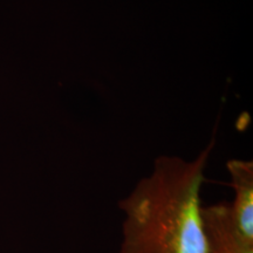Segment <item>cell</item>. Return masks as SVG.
Returning a JSON list of instances; mask_svg holds the SVG:
<instances>
[{"mask_svg":"<svg viewBox=\"0 0 253 253\" xmlns=\"http://www.w3.org/2000/svg\"><path fill=\"white\" fill-rule=\"evenodd\" d=\"M226 168L235 190V199L230 204L231 213L240 232L253 242V163L252 161L231 160Z\"/></svg>","mask_w":253,"mask_h":253,"instance_id":"obj_3","label":"cell"},{"mask_svg":"<svg viewBox=\"0 0 253 253\" xmlns=\"http://www.w3.org/2000/svg\"><path fill=\"white\" fill-rule=\"evenodd\" d=\"M205 253H253V242L246 239L237 226L230 203L208 205L202 209Z\"/></svg>","mask_w":253,"mask_h":253,"instance_id":"obj_2","label":"cell"},{"mask_svg":"<svg viewBox=\"0 0 253 253\" xmlns=\"http://www.w3.org/2000/svg\"><path fill=\"white\" fill-rule=\"evenodd\" d=\"M214 135L192 161L156 158L153 171L119 202L125 219L120 253H205L201 191Z\"/></svg>","mask_w":253,"mask_h":253,"instance_id":"obj_1","label":"cell"}]
</instances>
